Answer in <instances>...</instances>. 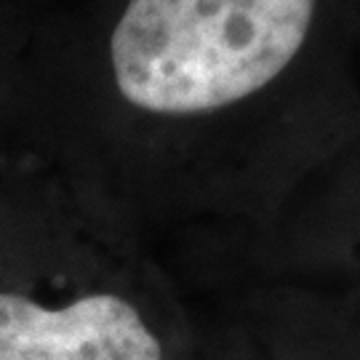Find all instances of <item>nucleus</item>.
<instances>
[{"label":"nucleus","mask_w":360,"mask_h":360,"mask_svg":"<svg viewBox=\"0 0 360 360\" xmlns=\"http://www.w3.org/2000/svg\"><path fill=\"white\" fill-rule=\"evenodd\" d=\"M323 0H129L110 35L120 99L198 117L275 83L307 49Z\"/></svg>","instance_id":"nucleus-1"},{"label":"nucleus","mask_w":360,"mask_h":360,"mask_svg":"<svg viewBox=\"0 0 360 360\" xmlns=\"http://www.w3.org/2000/svg\"><path fill=\"white\" fill-rule=\"evenodd\" d=\"M0 360H163V347L120 294L96 291L49 307L0 291Z\"/></svg>","instance_id":"nucleus-2"}]
</instances>
